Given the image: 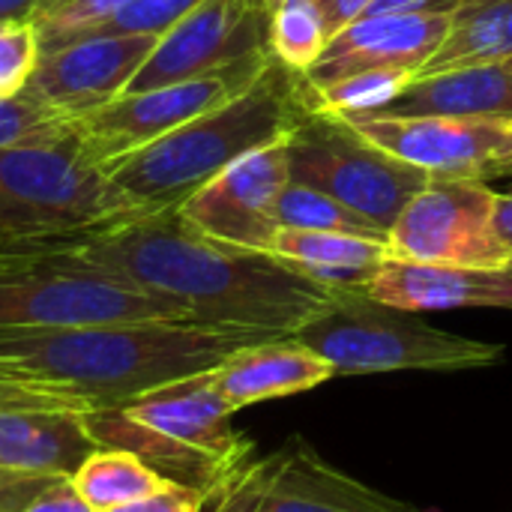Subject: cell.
<instances>
[{"label":"cell","mask_w":512,"mask_h":512,"mask_svg":"<svg viewBox=\"0 0 512 512\" xmlns=\"http://www.w3.org/2000/svg\"><path fill=\"white\" fill-rule=\"evenodd\" d=\"M81 255L219 330L294 336L336 294L270 252L201 234L177 210L114 225L84 240Z\"/></svg>","instance_id":"6da1fadb"},{"label":"cell","mask_w":512,"mask_h":512,"mask_svg":"<svg viewBox=\"0 0 512 512\" xmlns=\"http://www.w3.org/2000/svg\"><path fill=\"white\" fill-rule=\"evenodd\" d=\"M261 339L270 336L192 321L6 330L0 333V396L90 414L216 369L237 348Z\"/></svg>","instance_id":"7a4b0ae2"},{"label":"cell","mask_w":512,"mask_h":512,"mask_svg":"<svg viewBox=\"0 0 512 512\" xmlns=\"http://www.w3.org/2000/svg\"><path fill=\"white\" fill-rule=\"evenodd\" d=\"M303 114V72L273 57L246 93L102 171L141 213L177 210L237 159L288 138Z\"/></svg>","instance_id":"3957f363"},{"label":"cell","mask_w":512,"mask_h":512,"mask_svg":"<svg viewBox=\"0 0 512 512\" xmlns=\"http://www.w3.org/2000/svg\"><path fill=\"white\" fill-rule=\"evenodd\" d=\"M234 408L216 387L213 369L171 381L123 405L84 414L96 447H120L153 471L207 498L252 453L234 429Z\"/></svg>","instance_id":"277c9868"},{"label":"cell","mask_w":512,"mask_h":512,"mask_svg":"<svg viewBox=\"0 0 512 512\" xmlns=\"http://www.w3.org/2000/svg\"><path fill=\"white\" fill-rule=\"evenodd\" d=\"M84 237L0 240V333L114 321H186L171 303L90 264Z\"/></svg>","instance_id":"5b68a950"},{"label":"cell","mask_w":512,"mask_h":512,"mask_svg":"<svg viewBox=\"0 0 512 512\" xmlns=\"http://www.w3.org/2000/svg\"><path fill=\"white\" fill-rule=\"evenodd\" d=\"M294 336L336 375L474 372L504 360V345L447 333L366 291H336Z\"/></svg>","instance_id":"8992f818"},{"label":"cell","mask_w":512,"mask_h":512,"mask_svg":"<svg viewBox=\"0 0 512 512\" xmlns=\"http://www.w3.org/2000/svg\"><path fill=\"white\" fill-rule=\"evenodd\" d=\"M141 213L72 138L0 147V240L102 234Z\"/></svg>","instance_id":"52a82bcc"},{"label":"cell","mask_w":512,"mask_h":512,"mask_svg":"<svg viewBox=\"0 0 512 512\" xmlns=\"http://www.w3.org/2000/svg\"><path fill=\"white\" fill-rule=\"evenodd\" d=\"M285 156L291 180L327 192L381 234H390L408 201L432 180L333 111H306L285 138Z\"/></svg>","instance_id":"ba28073f"},{"label":"cell","mask_w":512,"mask_h":512,"mask_svg":"<svg viewBox=\"0 0 512 512\" xmlns=\"http://www.w3.org/2000/svg\"><path fill=\"white\" fill-rule=\"evenodd\" d=\"M270 60L273 51L252 54L240 63L186 81H174L138 93H120L108 105L72 120V135L81 144V150L99 168H105L114 159H123L159 141L162 135L180 129L183 123L237 99L261 78Z\"/></svg>","instance_id":"9c48e42d"},{"label":"cell","mask_w":512,"mask_h":512,"mask_svg":"<svg viewBox=\"0 0 512 512\" xmlns=\"http://www.w3.org/2000/svg\"><path fill=\"white\" fill-rule=\"evenodd\" d=\"M204 512H420L330 465L291 438L267 456H246L207 498Z\"/></svg>","instance_id":"30bf717a"},{"label":"cell","mask_w":512,"mask_h":512,"mask_svg":"<svg viewBox=\"0 0 512 512\" xmlns=\"http://www.w3.org/2000/svg\"><path fill=\"white\" fill-rule=\"evenodd\" d=\"M495 198L486 180H429L390 228V255L417 264H512L495 231Z\"/></svg>","instance_id":"8fae6325"},{"label":"cell","mask_w":512,"mask_h":512,"mask_svg":"<svg viewBox=\"0 0 512 512\" xmlns=\"http://www.w3.org/2000/svg\"><path fill=\"white\" fill-rule=\"evenodd\" d=\"M369 141L423 168L432 180L512 174V114L486 117H345Z\"/></svg>","instance_id":"7c38bea8"},{"label":"cell","mask_w":512,"mask_h":512,"mask_svg":"<svg viewBox=\"0 0 512 512\" xmlns=\"http://www.w3.org/2000/svg\"><path fill=\"white\" fill-rule=\"evenodd\" d=\"M270 51L267 0H204L156 39L126 93L186 81Z\"/></svg>","instance_id":"4fadbf2b"},{"label":"cell","mask_w":512,"mask_h":512,"mask_svg":"<svg viewBox=\"0 0 512 512\" xmlns=\"http://www.w3.org/2000/svg\"><path fill=\"white\" fill-rule=\"evenodd\" d=\"M288 180L291 174L282 138L228 165L192 198H186L177 213L213 240L270 252L273 237L279 234L276 204Z\"/></svg>","instance_id":"5bb4252c"},{"label":"cell","mask_w":512,"mask_h":512,"mask_svg":"<svg viewBox=\"0 0 512 512\" xmlns=\"http://www.w3.org/2000/svg\"><path fill=\"white\" fill-rule=\"evenodd\" d=\"M153 48L156 36L144 33H90L72 39L39 54L24 93L66 120H78L126 93Z\"/></svg>","instance_id":"9a60e30c"},{"label":"cell","mask_w":512,"mask_h":512,"mask_svg":"<svg viewBox=\"0 0 512 512\" xmlns=\"http://www.w3.org/2000/svg\"><path fill=\"white\" fill-rule=\"evenodd\" d=\"M450 9H408L366 15L330 36L321 57L303 72L312 87H327L366 72L417 75L450 30Z\"/></svg>","instance_id":"2e32d148"},{"label":"cell","mask_w":512,"mask_h":512,"mask_svg":"<svg viewBox=\"0 0 512 512\" xmlns=\"http://www.w3.org/2000/svg\"><path fill=\"white\" fill-rule=\"evenodd\" d=\"M366 294L420 315L447 309H512V264L459 267L390 258Z\"/></svg>","instance_id":"e0dca14e"},{"label":"cell","mask_w":512,"mask_h":512,"mask_svg":"<svg viewBox=\"0 0 512 512\" xmlns=\"http://www.w3.org/2000/svg\"><path fill=\"white\" fill-rule=\"evenodd\" d=\"M93 450L81 411L0 396V471L72 474Z\"/></svg>","instance_id":"ac0fdd59"},{"label":"cell","mask_w":512,"mask_h":512,"mask_svg":"<svg viewBox=\"0 0 512 512\" xmlns=\"http://www.w3.org/2000/svg\"><path fill=\"white\" fill-rule=\"evenodd\" d=\"M213 378L228 405L243 411L258 402L309 393L336 378V372L297 336H270L237 348L213 369Z\"/></svg>","instance_id":"d6986e66"},{"label":"cell","mask_w":512,"mask_h":512,"mask_svg":"<svg viewBox=\"0 0 512 512\" xmlns=\"http://www.w3.org/2000/svg\"><path fill=\"white\" fill-rule=\"evenodd\" d=\"M512 114V69L507 63L414 75L387 105L351 117H486Z\"/></svg>","instance_id":"ffe728a7"},{"label":"cell","mask_w":512,"mask_h":512,"mask_svg":"<svg viewBox=\"0 0 512 512\" xmlns=\"http://www.w3.org/2000/svg\"><path fill=\"white\" fill-rule=\"evenodd\" d=\"M270 255L288 261L330 291H369L378 270L393 258L387 237L300 228H279Z\"/></svg>","instance_id":"44dd1931"},{"label":"cell","mask_w":512,"mask_h":512,"mask_svg":"<svg viewBox=\"0 0 512 512\" xmlns=\"http://www.w3.org/2000/svg\"><path fill=\"white\" fill-rule=\"evenodd\" d=\"M512 57V0H459L450 30L417 75L507 63Z\"/></svg>","instance_id":"7402d4cb"},{"label":"cell","mask_w":512,"mask_h":512,"mask_svg":"<svg viewBox=\"0 0 512 512\" xmlns=\"http://www.w3.org/2000/svg\"><path fill=\"white\" fill-rule=\"evenodd\" d=\"M72 489L87 501L93 512H114L135 504L174 480H165L141 456L120 447H96L72 474Z\"/></svg>","instance_id":"603a6c76"},{"label":"cell","mask_w":512,"mask_h":512,"mask_svg":"<svg viewBox=\"0 0 512 512\" xmlns=\"http://www.w3.org/2000/svg\"><path fill=\"white\" fill-rule=\"evenodd\" d=\"M276 222L279 228H300V231H345L363 237H387L363 216H357L351 207L297 180H288V186L282 189L276 204Z\"/></svg>","instance_id":"cb8c5ba5"},{"label":"cell","mask_w":512,"mask_h":512,"mask_svg":"<svg viewBox=\"0 0 512 512\" xmlns=\"http://www.w3.org/2000/svg\"><path fill=\"white\" fill-rule=\"evenodd\" d=\"M327 42L330 33L315 0H285L270 12V51L279 63L309 72Z\"/></svg>","instance_id":"d4e9b609"},{"label":"cell","mask_w":512,"mask_h":512,"mask_svg":"<svg viewBox=\"0 0 512 512\" xmlns=\"http://www.w3.org/2000/svg\"><path fill=\"white\" fill-rule=\"evenodd\" d=\"M72 138V120L54 114L30 93L0 99V147H45Z\"/></svg>","instance_id":"484cf974"},{"label":"cell","mask_w":512,"mask_h":512,"mask_svg":"<svg viewBox=\"0 0 512 512\" xmlns=\"http://www.w3.org/2000/svg\"><path fill=\"white\" fill-rule=\"evenodd\" d=\"M123 3L126 0H48L33 21L39 48L48 51L102 30Z\"/></svg>","instance_id":"4316f807"},{"label":"cell","mask_w":512,"mask_h":512,"mask_svg":"<svg viewBox=\"0 0 512 512\" xmlns=\"http://www.w3.org/2000/svg\"><path fill=\"white\" fill-rule=\"evenodd\" d=\"M39 54L42 48L33 21L0 24V99L15 96L27 87Z\"/></svg>","instance_id":"83f0119b"},{"label":"cell","mask_w":512,"mask_h":512,"mask_svg":"<svg viewBox=\"0 0 512 512\" xmlns=\"http://www.w3.org/2000/svg\"><path fill=\"white\" fill-rule=\"evenodd\" d=\"M201 3L204 0H126L96 33H144L159 39Z\"/></svg>","instance_id":"f1b7e54d"},{"label":"cell","mask_w":512,"mask_h":512,"mask_svg":"<svg viewBox=\"0 0 512 512\" xmlns=\"http://www.w3.org/2000/svg\"><path fill=\"white\" fill-rule=\"evenodd\" d=\"M207 507V495L198 492V489H189V486H180V483H168L165 489L135 501V504H126L114 512H204Z\"/></svg>","instance_id":"f546056e"},{"label":"cell","mask_w":512,"mask_h":512,"mask_svg":"<svg viewBox=\"0 0 512 512\" xmlns=\"http://www.w3.org/2000/svg\"><path fill=\"white\" fill-rule=\"evenodd\" d=\"M54 474L0 471V512H21Z\"/></svg>","instance_id":"4dcf8cb0"},{"label":"cell","mask_w":512,"mask_h":512,"mask_svg":"<svg viewBox=\"0 0 512 512\" xmlns=\"http://www.w3.org/2000/svg\"><path fill=\"white\" fill-rule=\"evenodd\" d=\"M315 6H318L321 18L327 24V33L336 36L339 30H345L354 21H360L369 12L372 0H315Z\"/></svg>","instance_id":"1f68e13d"},{"label":"cell","mask_w":512,"mask_h":512,"mask_svg":"<svg viewBox=\"0 0 512 512\" xmlns=\"http://www.w3.org/2000/svg\"><path fill=\"white\" fill-rule=\"evenodd\" d=\"M459 0H372L366 15H384V12H408V9H456ZM363 15V18H366Z\"/></svg>","instance_id":"d6a6232c"},{"label":"cell","mask_w":512,"mask_h":512,"mask_svg":"<svg viewBox=\"0 0 512 512\" xmlns=\"http://www.w3.org/2000/svg\"><path fill=\"white\" fill-rule=\"evenodd\" d=\"M48 0H0V24L6 21H36Z\"/></svg>","instance_id":"836d02e7"},{"label":"cell","mask_w":512,"mask_h":512,"mask_svg":"<svg viewBox=\"0 0 512 512\" xmlns=\"http://www.w3.org/2000/svg\"><path fill=\"white\" fill-rule=\"evenodd\" d=\"M495 231L512 255V192H498L495 198Z\"/></svg>","instance_id":"e575fe53"},{"label":"cell","mask_w":512,"mask_h":512,"mask_svg":"<svg viewBox=\"0 0 512 512\" xmlns=\"http://www.w3.org/2000/svg\"><path fill=\"white\" fill-rule=\"evenodd\" d=\"M282 3H285V0H267V6H270V12H273L276 6H282Z\"/></svg>","instance_id":"d590c367"},{"label":"cell","mask_w":512,"mask_h":512,"mask_svg":"<svg viewBox=\"0 0 512 512\" xmlns=\"http://www.w3.org/2000/svg\"><path fill=\"white\" fill-rule=\"evenodd\" d=\"M507 66H510V69H512V57H510V60H507Z\"/></svg>","instance_id":"8d00e7d4"}]
</instances>
